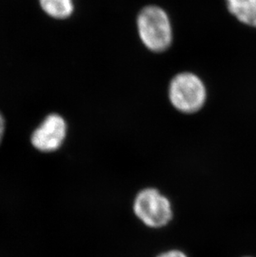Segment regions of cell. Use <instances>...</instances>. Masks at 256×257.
I'll return each instance as SVG.
<instances>
[{"label":"cell","mask_w":256,"mask_h":257,"mask_svg":"<svg viewBox=\"0 0 256 257\" xmlns=\"http://www.w3.org/2000/svg\"><path fill=\"white\" fill-rule=\"evenodd\" d=\"M157 257H187L185 253L181 250H172L167 251V252L162 253Z\"/></svg>","instance_id":"cell-7"},{"label":"cell","mask_w":256,"mask_h":257,"mask_svg":"<svg viewBox=\"0 0 256 257\" xmlns=\"http://www.w3.org/2000/svg\"><path fill=\"white\" fill-rule=\"evenodd\" d=\"M4 132H5V120L3 118L2 115L0 114V143L2 141Z\"/></svg>","instance_id":"cell-8"},{"label":"cell","mask_w":256,"mask_h":257,"mask_svg":"<svg viewBox=\"0 0 256 257\" xmlns=\"http://www.w3.org/2000/svg\"><path fill=\"white\" fill-rule=\"evenodd\" d=\"M67 125L63 117L56 114L48 116L32 136V144L45 153L60 148L65 139Z\"/></svg>","instance_id":"cell-4"},{"label":"cell","mask_w":256,"mask_h":257,"mask_svg":"<svg viewBox=\"0 0 256 257\" xmlns=\"http://www.w3.org/2000/svg\"><path fill=\"white\" fill-rule=\"evenodd\" d=\"M228 10L242 24L256 28V0H225Z\"/></svg>","instance_id":"cell-5"},{"label":"cell","mask_w":256,"mask_h":257,"mask_svg":"<svg viewBox=\"0 0 256 257\" xmlns=\"http://www.w3.org/2000/svg\"><path fill=\"white\" fill-rule=\"evenodd\" d=\"M133 209L136 216L153 228L166 226L172 218L171 202L155 188L141 191L136 197Z\"/></svg>","instance_id":"cell-3"},{"label":"cell","mask_w":256,"mask_h":257,"mask_svg":"<svg viewBox=\"0 0 256 257\" xmlns=\"http://www.w3.org/2000/svg\"><path fill=\"white\" fill-rule=\"evenodd\" d=\"M138 28L142 41L152 51H165L171 45L172 26L169 18L161 8H144L138 15Z\"/></svg>","instance_id":"cell-1"},{"label":"cell","mask_w":256,"mask_h":257,"mask_svg":"<svg viewBox=\"0 0 256 257\" xmlns=\"http://www.w3.org/2000/svg\"><path fill=\"white\" fill-rule=\"evenodd\" d=\"M44 12L56 19L69 17L73 11L72 0H39Z\"/></svg>","instance_id":"cell-6"},{"label":"cell","mask_w":256,"mask_h":257,"mask_svg":"<svg viewBox=\"0 0 256 257\" xmlns=\"http://www.w3.org/2000/svg\"><path fill=\"white\" fill-rule=\"evenodd\" d=\"M169 97L172 105L180 112H196L203 107L206 91L201 79L193 73H180L170 84Z\"/></svg>","instance_id":"cell-2"}]
</instances>
